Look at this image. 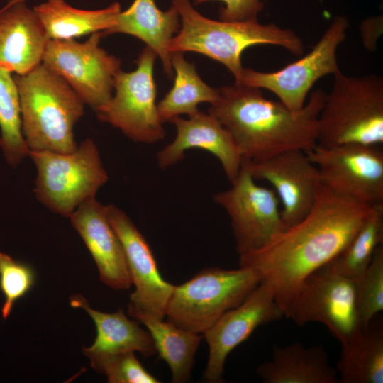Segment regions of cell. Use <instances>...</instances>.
I'll list each match as a JSON object with an SVG mask.
<instances>
[{"instance_id": "obj_1", "label": "cell", "mask_w": 383, "mask_h": 383, "mask_svg": "<svg viewBox=\"0 0 383 383\" xmlns=\"http://www.w3.org/2000/svg\"><path fill=\"white\" fill-rule=\"evenodd\" d=\"M372 205L338 195L321 185L309 213L261 248L239 255L269 284L284 312L301 282L349 243Z\"/></svg>"}, {"instance_id": "obj_2", "label": "cell", "mask_w": 383, "mask_h": 383, "mask_svg": "<svg viewBox=\"0 0 383 383\" xmlns=\"http://www.w3.org/2000/svg\"><path fill=\"white\" fill-rule=\"evenodd\" d=\"M326 93L314 91L299 110L265 98L261 89L234 82L219 88L208 113L227 129L243 162H258L290 150L307 151L318 143V116Z\"/></svg>"}, {"instance_id": "obj_3", "label": "cell", "mask_w": 383, "mask_h": 383, "mask_svg": "<svg viewBox=\"0 0 383 383\" xmlns=\"http://www.w3.org/2000/svg\"><path fill=\"white\" fill-rule=\"evenodd\" d=\"M180 18V28L169 44L172 52H194L223 65L237 80L244 68L241 55L250 47L270 45L283 48L293 55L304 52L301 38L294 31L257 19L216 21L201 15L190 0H172Z\"/></svg>"}, {"instance_id": "obj_4", "label": "cell", "mask_w": 383, "mask_h": 383, "mask_svg": "<svg viewBox=\"0 0 383 383\" xmlns=\"http://www.w3.org/2000/svg\"><path fill=\"white\" fill-rule=\"evenodd\" d=\"M13 79L19 95L22 133L29 152L75 150L73 130L84 114L82 99L43 63Z\"/></svg>"}, {"instance_id": "obj_5", "label": "cell", "mask_w": 383, "mask_h": 383, "mask_svg": "<svg viewBox=\"0 0 383 383\" xmlns=\"http://www.w3.org/2000/svg\"><path fill=\"white\" fill-rule=\"evenodd\" d=\"M318 143L378 146L383 143V77L334 74L318 116Z\"/></svg>"}, {"instance_id": "obj_6", "label": "cell", "mask_w": 383, "mask_h": 383, "mask_svg": "<svg viewBox=\"0 0 383 383\" xmlns=\"http://www.w3.org/2000/svg\"><path fill=\"white\" fill-rule=\"evenodd\" d=\"M260 283V275L250 267L206 268L174 286L165 317L179 328L204 334L226 311L241 304Z\"/></svg>"}, {"instance_id": "obj_7", "label": "cell", "mask_w": 383, "mask_h": 383, "mask_svg": "<svg viewBox=\"0 0 383 383\" xmlns=\"http://www.w3.org/2000/svg\"><path fill=\"white\" fill-rule=\"evenodd\" d=\"M37 170L34 193L53 212L70 216L87 200L95 197L108 181L99 151L91 139L67 153L30 151Z\"/></svg>"}, {"instance_id": "obj_8", "label": "cell", "mask_w": 383, "mask_h": 383, "mask_svg": "<svg viewBox=\"0 0 383 383\" xmlns=\"http://www.w3.org/2000/svg\"><path fill=\"white\" fill-rule=\"evenodd\" d=\"M156 57L145 46L135 61L136 69L129 72L121 70L116 74L114 94L95 111L100 121L119 129L133 141L148 144L157 143L165 135L156 104L153 74Z\"/></svg>"}, {"instance_id": "obj_9", "label": "cell", "mask_w": 383, "mask_h": 383, "mask_svg": "<svg viewBox=\"0 0 383 383\" xmlns=\"http://www.w3.org/2000/svg\"><path fill=\"white\" fill-rule=\"evenodd\" d=\"M103 37L104 32L99 31L83 43L50 39L41 62L94 111L111 99L114 79L121 70V60L99 46Z\"/></svg>"}, {"instance_id": "obj_10", "label": "cell", "mask_w": 383, "mask_h": 383, "mask_svg": "<svg viewBox=\"0 0 383 383\" xmlns=\"http://www.w3.org/2000/svg\"><path fill=\"white\" fill-rule=\"evenodd\" d=\"M284 317L300 326L321 323L341 344L362 326L356 310L354 281L338 273L330 262L301 282Z\"/></svg>"}, {"instance_id": "obj_11", "label": "cell", "mask_w": 383, "mask_h": 383, "mask_svg": "<svg viewBox=\"0 0 383 383\" xmlns=\"http://www.w3.org/2000/svg\"><path fill=\"white\" fill-rule=\"evenodd\" d=\"M348 27V20L338 16L313 49L299 60L274 72L243 68L235 82L267 89L289 109L299 110L306 104V96L316 81L340 71L337 50L345 40Z\"/></svg>"}, {"instance_id": "obj_12", "label": "cell", "mask_w": 383, "mask_h": 383, "mask_svg": "<svg viewBox=\"0 0 383 383\" xmlns=\"http://www.w3.org/2000/svg\"><path fill=\"white\" fill-rule=\"evenodd\" d=\"M305 152L330 191L370 205L383 202V152L377 146L317 144Z\"/></svg>"}, {"instance_id": "obj_13", "label": "cell", "mask_w": 383, "mask_h": 383, "mask_svg": "<svg viewBox=\"0 0 383 383\" xmlns=\"http://www.w3.org/2000/svg\"><path fill=\"white\" fill-rule=\"evenodd\" d=\"M255 181L241 167L231 187L214 196L230 218L238 255L262 248L287 228L274 191Z\"/></svg>"}, {"instance_id": "obj_14", "label": "cell", "mask_w": 383, "mask_h": 383, "mask_svg": "<svg viewBox=\"0 0 383 383\" xmlns=\"http://www.w3.org/2000/svg\"><path fill=\"white\" fill-rule=\"evenodd\" d=\"M109 221L118 235L135 290L130 295L128 314L137 318L164 319L173 284L161 276L152 251L129 216L113 204L106 206Z\"/></svg>"}, {"instance_id": "obj_15", "label": "cell", "mask_w": 383, "mask_h": 383, "mask_svg": "<svg viewBox=\"0 0 383 383\" xmlns=\"http://www.w3.org/2000/svg\"><path fill=\"white\" fill-rule=\"evenodd\" d=\"M255 179L268 182L274 189L287 228L301 221L310 211L321 187L317 167L305 151L290 150L242 166Z\"/></svg>"}, {"instance_id": "obj_16", "label": "cell", "mask_w": 383, "mask_h": 383, "mask_svg": "<svg viewBox=\"0 0 383 383\" xmlns=\"http://www.w3.org/2000/svg\"><path fill=\"white\" fill-rule=\"evenodd\" d=\"M284 316L271 287L260 282L241 304L226 311L203 334L209 346L204 379L209 382H222L229 353L259 326Z\"/></svg>"}, {"instance_id": "obj_17", "label": "cell", "mask_w": 383, "mask_h": 383, "mask_svg": "<svg viewBox=\"0 0 383 383\" xmlns=\"http://www.w3.org/2000/svg\"><path fill=\"white\" fill-rule=\"evenodd\" d=\"M169 121L175 126L177 135L157 152V165L161 169L181 161L187 150L199 148L217 157L231 183L236 178L242 157L231 135L216 118L199 110L188 118L176 116Z\"/></svg>"}, {"instance_id": "obj_18", "label": "cell", "mask_w": 383, "mask_h": 383, "mask_svg": "<svg viewBox=\"0 0 383 383\" xmlns=\"http://www.w3.org/2000/svg\"><path fill=\"white\" fill-rule=\"evenodd\" d=\"M69 218L94 260L100 280L116 290L128 289L132 281L124 250L109 221L106 206L93 197Z\"/></svg>"}, {"instance_id": "obj_19", "label": "cell", "mask_w": 383, "mask_h": 383, "mask_svg": "<svg viewBox=\"0 0 383 383\" xmlns=\"http://www.w3.org/2000/svg\"><path fill=\"white\" fill-rule=\"evenodd\" d=\"M49 38L26 0H9L0 9V66L23 75L42 62Z\"/></svg>"}, {"instance_id": "obj_20", "label": "cell", "mask_w": 383, "mask_h": 383, "mask_svg": "<svg viewBox=\"0 0 383 383\" xmlns=\"http://www.w3.org/2000/svg\"><path fill=\"white\" fill-rule=\"evenodd\" d=\"M180 26L179 13L172 5L163 11L155 0H134L127 9L118 14L114 26L103 32L104 36L124 33L142 40L159 57L165 72L171 79L173 69L168 47Z\"/></svg>"}, {"instance_id": "obj_21", "label": "cell", "mask_w": 383, "mask_h": 383, "mask_svg": "<svg viewBox=\"0 0 383 383\" xmlns=\"http://www.w3.org/2000/svg\"><path fill=\"white\" fill-rule=\"evenodd\" d=\"M72 307L83 309L94 321L96 336L89 348L82 347V352L88 354H116L138 352L145 357L157 353L150 333L125 315L122 309L114 313H106L92 309L87 300L80 294L70 296Z\"/></svg>"}, {"instance_id": "obj_22", "label": "cell", "mask_w": 383, "mask_h": 383, "mask_svg": "<svg viewBox=\"0 0 383 383\" xmlns=\"http://www.w3.org/2000/svg\"><path fill=\"white\" fill-rule=\"evenodd\" d=\"M257 372L265 383L340 382L322 345L274 346L272 359L261 364Z\"/></svg>"}, {"instance_id": "obj_23", "label": "cell", "mask_w": 383, "mask_h": 383, "mask_svg": "<svg viewBox=\"0 0 383 383\" xmlns=\"http://www.w3.org/2000/svg\"><path fill=\"white\" fill-rule=\"evenodd\" d=\"M49 39L69 40L96 32L106 31L121 11L118 2L97 10L74 8L65 0H47L34 6Z\"/></svg>"}, {"instance_id": "obj_24", "label": "cell", "mask_w": 383, "mask_h": 383, "mask_svg": "<svg viewBox=\"0 0 383 383\" xmlns=\"http://www.w3.org/2000/svg\"><path fill=\"white\" fill-rule=\"evenodd\" d=\"M374 319V318H373ZM336 371L342 383H383L382 322L361 326L341 344Z\"/></svg>"}, {"instance_id": "obj_25", "label": "cell", "mask_w": 383, "mask_h": 383, "mask_svg": "<svg viewBox=\"0 0 383 383\" xmlns=\"http://www.w3.org/2000/svg\"><path fill=\"white\" fill-rule=\"evenodd\" d=\"M171 63L175 72L173 86L157 104L163 122L183 114L189 116L199 111L200 103L212 104L219 96V89L206 84L195 65L185 60L183 52H172Z\"/></svg>"}, {"instance_id": "obj_26", "label": "cell", "mask_w": 383, "mask_h": 383, "mask_svg": "<svg viewBox=\"0 0 383 383\" xmlns=\"http://www.w3.org/2000/svg\"><path fill=\"white\" fill-rule=\"evenodd\" d=\"M136 320L146 327L157 353L170 367L172 382L182 383L188 381L196 352L204 335L184 330L167 321L150 316H140Z\"/></svg>"}, {"instance_id": "obj_27", "label": "cell", "mask_w": 383, "mask_h": 383, "mask_svg": "<svg viewBox=\"0 0 383 383\" xmlns=\"http://www.w3.org/2000/svg\"><path fill=\"white\" fill-rule=\"evenodd\" d=\"M383 244V202L372 205V210L345 248L330 264L338 273L352 280L367 269L376 249Z\"/></svg>"}, {"instance_id": "obj_28", "label": "cell", "mask_w": 383, "mask_h": 383, "mask_svg": "<svg viewBox=\"0 0 383 383\" xmlns=\"http://www.w3.org/2000/svg\"><path fill=\"white\" fill-rule=\"evenodd\" d=\"M11 72L0 66V147L8 164L16 166L29 155L22 133L19 95Z\"/></svg>"}, {"instance_id": "obj_29", "label": "cell", "mask_w": 383, "mask_h": 383, "mask_svg": "<svg viewBox=\"0 0 383 383\" xmlns=\"http://www.w3.org/2000/svg\"><path fill=\"white\" fill-rule=\"evenodd\" d=\"M354 282L358 318L362 325H366L383 310L382 244L376 249L367 269Z\"/></svg>"}, {"instance_id": "obj_30", "label": "cell", "mask_w": 383, "mask_h": 383, "mask_svg": "<svg viewBox=\"0 0 383 383\" xmlns=\"http://www.w3.org/2000/svg\"><path fill=\"white\" fill-rule=\"evenodd\" d=\"M91 367L106 376L110 383H158L160 381L147 371L134 352L116 354H88Z\"/></svg>"}, {"instance_id": "obj_31", "label": "cell", "mask_w": 383, "mask_h": 383, "mask_svg": "<svg viewBox=\"0 0 383 383\" xmlns=\"http://www.w3.org/2000/svg\"><path fill=\"white\" fill-rule=\"evenodd\" d=\"M35 280L33 269L0 252V292L4 296L1 316L6 319L16 303L33 288Z\"/></svg>"}, {"instance_id": "obj_32", "label": "cell", "mask_w": 383, "mask_h": 383, "mask_svg": "<svg viewBox=\"0 0 383 383\" xmlns=\"http://www.w3.org/2000/svg\"><path fill=\"white\" fill-rule=\"evenodd\" d=\"M213 0H196L194 4ZM220 1L224 6L219 9L220 20L226 21H242L257 19L258 13L262 10L264 3L261 0H214Z\"/></svg>"}, {"instance_id": "obj_33", "label": "cell", "mask_w": 383, "mask_h": 383, "mask_svg": "<svg viewBox=\"0 0 383 383\" xmlns=\"http://www.w3.org/2000/svg\"><path fill=\"white\" fill-rule=\"evenodd\" d=\"M195 1H196V0H194V2Z\"/></svg>"}]
</instances>
